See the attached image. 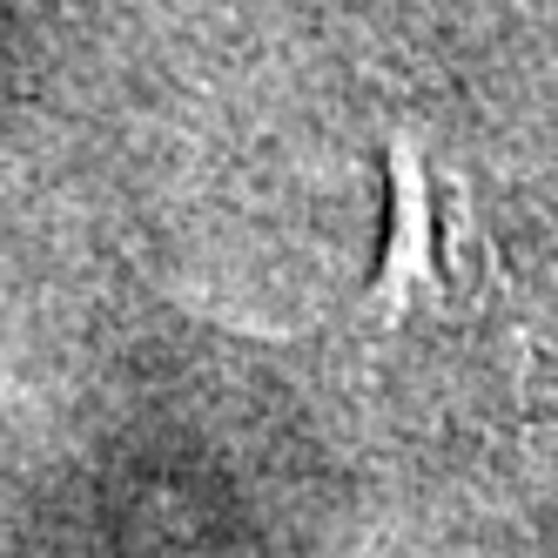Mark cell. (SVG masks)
I'll list each match as a JSON object with an SVG mask.
<instances>
[{
  "mask_svg": "<svg viewBox=\"0 0 558 558\" xmlns=\"http://www.w3.org/2000/svg\"><path fill=\"white\" fill-rule=\"evenodd\" d=\"M343 364L411 411L505 417L525 404V310L464 169L437 162L417 135L390 142V243L350 310Z\"/></svg>",
  "mask_w": 558,
  "mask_h": 558,
  "instance_id": "cell-1",
  "label": "cell"
}]
</instances>
